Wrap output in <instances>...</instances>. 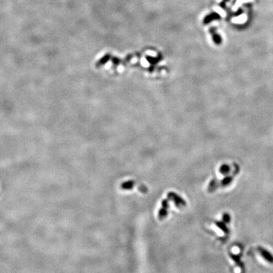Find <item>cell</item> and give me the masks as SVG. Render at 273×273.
<instances>
[{"label":"cell","instance_id":"cell-2","mask_svg":"<svg viewBox=\"0 0 273 273\" xmlns=\"http://www.w3.org/2000/svg\"><path fill=\"white\" fill-rule=\"evenodd\" d=\"M217 225L220 228H221V230H222V231H224V232H225V233H227V234L228 233V229L227 228L225 227V225H224V224L221 223V222H219V223H217Z\"/></svg>","mask_w":273,"mask_h":273},{"label":"cell","instance_id":"cell-3","mask_svg":"<svg viewBox=\"0 0 273 273\" xmlns=\"http://www.w3.org/2000/svg\"><path fill=\"white\" fill-rule=\"evenodd\" d=\"M223 219H224V221L226 222V223H228V222L230 221V216L228 215V214H225V215H224Z\"/></svg>","mask_w":273,"mask_h":273},{"label":"cell","instance_id":"cell-1","mask_svg":"<svg viewBox=\"0 0 273 273\" xmlns=\"http://www.w3.org/2000/svg\"><path fill=\"white\" fill-rule=\"evenodd\" d=\"M258 251H259V254L262 256L263 259H265V261L268 262L269 263H271V264H273V256L272 255L271 253H269L268 250H266L265 249H264L263 247H258Z\"/></svg>","mask_w":273,"mask_h":273}]
</instances>
